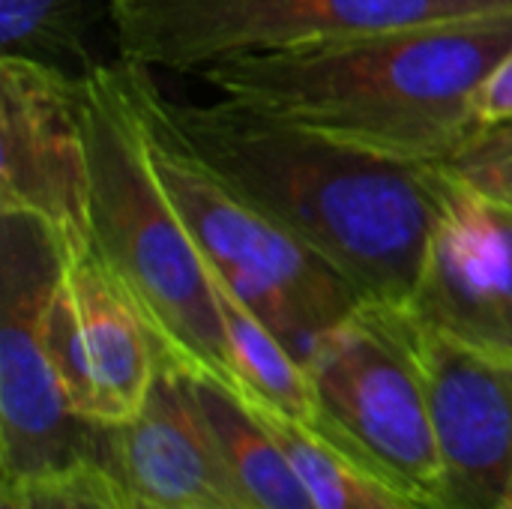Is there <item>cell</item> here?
<instances>
[{
    "instance_id": "obj_12",
    "label": "cell",
    "mask_w": 512,
    "mask_h": 509,
    "mask_svg": "<svg viewBox=\"0 0 512 509\" xmlns=\"http://www.w3.org/2000/svg\"><path fill=\"white\" fill-rule=\"evenodd\" d=\"M114 468L147 504L252 509L231 480L189 372L168 354L159 360L141 411L114 429Z\"/></svg>"
},
{
    "instance_id": "obj_14",
    "label": "cell",
    "mask_w": 512,
    "mask_h": 509,
    "mask_svg": "<svg viewBox=\"0 0 512 509\" xmlns=\"http://www.w3.org/2000/svg\"><path fill=\"white\" fill-rule=\"evenodd\" d=\"M213 285H216V300H219V312L225 321L234 390L303 426H312L315 393H312L306 366L219 279H213Z\"/></svg>"
},
{
    "instance_id": "obj_16",
    "label": "cell",
    "mask_w": 512,
    "mask_h": 509,
    "mask_svg": "<svg viewBox=\"0 0 512 509\" xmlns=\"http://www.w3.org/2000/svg\"><path fill=\"white\" fill-rule=\"evenodd\" d=\"M27 509H135L120 474L99 462H78L24 480Z\"/></svg>"
},
{
    "instance_id": "obj_5",
    "label": "cell",
    "mask_w": 512,
    "mask_h": 509,
    "mask_svg": "<svg viewBox=\"0 0 512 509\" xmlns=\"http://www.w3.org/2000/svg\"><path fill=\"white\" fill-rule=\"evenodd\" d=\"M309 426L381 486L441 509V456L405 309L360 303L306 360Z\"/></svg>"
},
{
    "instance_id": "obj_11",
    "label": "cell",
    "mask_w": 512,
    "mask_h": 509,
    "mask_svg": "<svg viewBox=\"0 0 512 509\" xmlns=\"http://www.w3.org/2000/svg\"><path fill=\"white\" fill-rule=\"evenodd\" d=\"M408 312L465 345L512 357V204L447 165L438 222Z\"/></svg>"
},
{
    "instance_id": "obj_21",
    "label": "cell",
    "mask_w": 512,
    "mask_h": 509,
    "mask_svg": "<svg viewBox=\"0 0 512 509\" xmlns=\"http://www.w3.org/2000/svg\"><path fill=\"white\" fill-rule=\"evenodd\" d=\"M132 504H135V509H183V507H159V504H147V501H141V498H135V495H132Z\"/></svg>"
},
{
    "instance_id": "obj_4",
    "label": "cell",
    "mask_w": 512,
    "mask_h": 509,
    "mask_svg": "<svg viewBox=\"0 0 512 509\" xmlns=\"http://www.w3.org/2000/svg\"><path fill=\"white\" fill-rule=\"evenodd\" d=\"M120 60V57H117ZM156 180L192 234L207 270L306 366L315 345L363 303L288 228L225 186L174 132L150 69L120 60Z\"/></svg>"
},
{
    "instance_id": "obj_2",
    "label": "cell",
    "mask_w": 512,
    "mask_h": 509,
    "mask_svg": "<svg viewBox=\"0 0 512 509\" xmlns=\"http://www.w3.org/2000/svg\"><path fill=\"white\" fill-rule=\"evenodd\" d=\"M512 51V9L426 21L195 72L249 111L408 162L447 165L480 129L477 93Z\"/></svg>"
},
{
    "instance_id": "obj_9",
    "label": "cell",
    "mask_w": 512,
    "mask_h": 509,
    "mask_svg": "<svg viewBox=\"0 0 512 509\" xmlns=\"http://www.w3.org/2000/svg\"><path fill=\"white\" fill-rule=\"evenodd\" d=\"M45 345L69 408L111 429L141 411L165 354L93 246L63 258Z\"/></svg>"
},
{
    "instance_id": "obj_3",
    "label": "cell",
    "mask_w": 512,
    "mask_h": 509,
    "mask_svg": "<svg viewBox=\"0 0 512 509\" xmlns=\"http://www.w3.org/2000/svg\"><path fill=\"white\" fill-rule=\"evenodd\" d=\"M78 78L93 252L174 363L234 390L213 273L153 174L120 60Z\"/></svg>"
},
{
    "instance_id": "obj_6",
    "label": "cell",
    "mask_w": 512,
    "mask_h": 509,
    "mask_svg": "<svg viewBox=\"0 0 512 509\" xmlns=\"http://www.w3.org/2000/svg\"><path fill=\"white\" fill-rule=\"evenodd\" d=\"M512 9V0H114L120 60L195 75L243 57Z\"/></svg>"
},
{
    "instance_id": "obj_18",
    "label": "cell",
    "mask_w": 512,
    "mask_h": 509,
    "mask_svg": "<svg viewBox=\"0 0 512 509\" xmlns=\"http://www.w3.org/2000/svg\"><path fill=\"white\" fill-rule=\"evenodd\" d=\"M477 120H480V126L512 120V51L492 69V75L480 87Z\"/></svg>"
},
{
    "instance_id": "obj_13",
    "label": "cell",
    "mask_w": 512,
    "mask_h": 509,
    "mask_svg": "<svg viewBox=\"0 0 512 509\" xmlns=\"http://www.w3.org/2000/svg\"><path fill=\"white\" fill-rule=\"evenodd\" d=\"M192 390L231 471L234 486L252 509H318L285 447L228 384L195 375Z\"/></svg>"
},
{
    "instance_id": "obj_8",
    "label": "cell",
    "mask_w": 512,
    "mask_h": 509,
    "mask_svg": "<svg viewBox=\"0 0 512 509\" xmlns=\"http://www.w3.org/2000/svg\"><path fill=\"white\" fill-rule=\"evenodd\" d=\"M0 213H30L63 252L90 249V174L81 78L0 54Z\"/></svg>"
},
{
    "instance_id": "obj_1",
    "label": "cell",
    "mask_w": 512,
    "mask_h": 509,
    "mask_svg": "<svg viewBox=\"0 0 512 509\" xmlns=\"http://www.w3.org/2000/svg\"><path fill=\"white\" fill-rule=\"evenodd\" d=\"M183 144L237 195L318 252L363 303L408 309L441 210L444 165L384 156L216 99L174 102Z\"/></svg>"
},
{
    "instance_id": "obj_10",
    "label": "cell",
    "mask_w": 512,
    "mask_h": 509,
    "mask_svg": "<svg viewBox=\"0 0 512 509\" xmlns=\"http://www.w3.org/2000/svg\"><path fill=\"white\" fill-rule=\"evenodd\" d=\"M441 456V509H495L512 489V357L459 342L405 309Z\"/></svg>"
},
{
    "instance_id": "obj_19",
    "label": "cell",
    "mask_w": 512,
    "mask_h": 509,
    "mask_svg": "<svg viewBox=\"0 0 512 509\" xmlns=\"http://www.w3.org/2000/svg\"><path fill=\"white\" fill-rule=\"evenodd\" d=\"M0 509H27L21 480H0Z\"/></svg>"
},
{
    "instance_id": "obj_7",
    "label": "cell",
    "mask_w": 512,
    "mask_h": 509,
    "mask_svg": "<svg viewBox=\"0 0 512 509\" xmlns=\"http://www.w3.org/2000/svg\"><path fill=\"white\" fill-rule=\"evenodd\" d=\"M63 258L42 219L0 213V480L24 483L78 462L114 468V429L69 408L45 345Z\"/></svg>"
},
{
    "instance_id": "obj_15",
    "label": "cell",
    "mask_w": 512,
    "mask_h": 509,
    "mask_svg": "<svg viewBox=\"0 0 512 509\" xmlns=\"http://www.w3.org/2000/svg\"><path fill=\"white\" fill-rule=\"evenodd\" d=\"M114 0H0V48L60 66L72 75L93 69L90 36L111 27Z\"/></svg>"
},
{
    "instance_id": "obj_22",
    "label": "cell",
    "mask_w": 512,
    "mask_h": 509,
    "mask_svg": "<svg viewBox=\"0 0 512 509\" xmlns=\"http://www.w3.org/2000/svg\"><path fill=\"white\" fill-rule=\"evenodd\" d=\"M495 509H512V489H510V495L504 498V504H498V507H495Z\"/></svg>"
},
{
    "instance_id": "obj_20",
    "label": "cell",
    "mask_w": 512,
    "mask_h": 509,
    "mask_svg": "<svg viewBox=\"0 0 512 509\" xmlns=\"http://www.w3.org/2000/svg\"><path fill=\"white\" fill-rule=\"evenodd\" d=\"M393 509H435L429 507V504H420V501H414V498H405V495H396V504Z\"/></svg>"
},
{
    "instance_id": "obj_23",
    "label": "cell",
    "mask_w": 512,
    "mask_h": 509,
    "mask_svg": "<svg viewBox=\"0 0 512 509\" xmlns=\"http://www.w3.org/2000/svg\"><path fill=\"white\" fill-rule=\"evenodd\" d=\"M504 201H510V204H512V192H510V195H507V198H504Z\"/></svg>"
},
{
    "instance_id": "obj_17",
    "label": "cell",
    "mask_w": 512,
    "mask_h": 509,
    "mask_svg": "<svg viewBox=\"0 0 512 509\" xmlns=\"http://www.w3.org/2000/svg\"><path fill=\"white\" fill-rule=\"evenodd\" d=\"M447 168L471 186L507 198L512 192V120L480 126Z\"/></svg>"
}]
</instances>
